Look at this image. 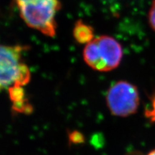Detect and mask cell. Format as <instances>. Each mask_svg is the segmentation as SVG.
I'll list each match as a JSON object with an SVG mask.
<instances>
[{"instance_id": "7a4b0ae2", "label": "cell", "mask_w": 155, "mask_h": 155, "mask_svg": "<svg viewBox=\"0 0 155 155\" xmlns=\"http://www.w3.org/2000/svg\"><path fill=\"white\" fill-rule=\"evenodd\" d=\"M28 47L0 45V91L24 86L30 80L28 65L23 61Z\"/></svg>"}, {"instance_id": "3957f363", "label": "cell", "mask_w": 155, "mask_h": 155, "mask_svg": "<svg viewBox=\"0 0 155 155\" xmlns=\"http://www.w3.org/2000/svg\"><path fill=\"white\" fill-rule=\"evenodd\" d=\"M83 55L89 67L100 72H107L116 68L121 63L123 49L116 39L101 35L86 45Z\"/></svg>"}, {"instance_id": "52a82bcc", "label": "cell", "mask_w": 155, "mask_h": 155, "mask_svg": "<svg viewBox=\"0 0 155 155\" xmlns=\"http://www.w3.org/2000/svg\"><path fill=\"white\" fill-rule=\"evenodd\" d=\"M70 144H83L85 141V137L82 133L78 131H71L68 134Z\"/></svg>"}, {"instance_id": "30bf717a", "label": "cell", "mask_w": 155, "mask_h": 155, "mask_svg": "<svg viewBox=\"0 0 155 155\" xmlns=\"http://www.w3.org/2000/svg\"><path fill=\"white\" fill-rule=\"evenodd\" d=\"M147 155H155V150H152L150 152H149Z\"/></svg>"}, {"instance_id": "9c48e42d", "label": "cell", "mask_w": 155, "mask_h": 155, "mask_svg": "<svg viewBox=\"0 0 155 155\" xmlns=\"http://www.w3.org/2000/svg\"><path fill=\"white\" fill-rule=\"evenodd\" d=\"M146 116L151 121H155V96L152 98V108L146 111Z\"/></svg>"}, {"instance_id": "5b68a950", "label": "cell", "mask_w": 155, "mask_h": 155, "mask_svg": "<svg viewBox=\"0 0 155 155\" xmlns=\"http://www.w3.org/2000/svg\"><path fill=\"white\" fill-rule=\"evenodd\" d=\"M9 97L12 102L13 110L19 113L30 114L32 111V107L25 97V94L22 86H15L9 90Z\"/></svg>"}, {"instance_id": "6da1fadb", "label": "cell", "mask_w": 155, "mask_h": 155, "mask_svg": "<svg viewBox=\"0 0 155 155\" xmlns=\"http://www.w3.org/2000/svg\"><path fill=\"white\" fill-rule=\"evenodd\" d=\"M20 17L30 28L53 38L56 35L55 17L61 7L59 0H15Z\"/></svg>"}, {"instance_id": "8992f818", "label": "cell", "mask_w": 155, "mask_h": 155, "mask_svg": "<svg viewBox=\"0 0 155 155\" xmlns=\"http://www.w3.org/2000/svg\"><path fill=\"white\" fill-rule=\"evenodd\" d=\"M73 33L75 41L80 44L87 45L95 38L94 29L92 27L81 19L75 23Z\"/></svg>"}, {"instance_id": "277c9868", "label": "cell", "mask_w": 155, "mask_h": 155, "mask_svg": "<svg viewBox=\"0 0 155 155\" xmlns=\"http://www.w3.org/2000/svg\"><path fill=\"white\" fill-rule=\"evenodd\" d=\"M140 103V96L137 87L133 83L119 81L108 89L106 104L113 115L127 117L137 111Z\"/></svg>"}, {"instance_id": "ba28073f", "label": "cell", "mask_w": 155, "mask_h": 155, "mask_svg": "<svg viewBox=\"0 0 155 155\" xmlns=\"http://www.w3.org/2000/svg\"><path fill=\"white\" fill-rule=\"evenodd\" d=\"M149 25L152 30L155 32V0H153L148 12Z\"/></svg>"}]
</instances>
